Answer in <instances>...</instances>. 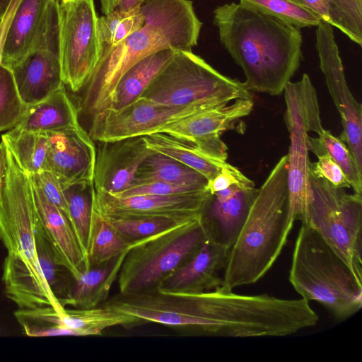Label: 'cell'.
Here are the masks:
<instances>
[{
  "label": "cell",
  "instance_id": "obj_1",
  "mask_svg": "<svg viewBox=\"0 0 362 362\" xmlns=\"http://www.w3.org/2000/svg\"><path fill=\"white\" fill-rule=\"evenodd\" d=\"M214 23L221 43L243 69L247 88L281 94L302 59L300 28L234 2L216 8Z\"/></svg>",
  "mask_w": 362,
  "mask_h": 362
},
{
  "label": "cell",
  "instance_id": "obj_2",
  "mask_svg": "<svg viewBox=\"0 0 362 362\" xmlns=\"http://www.w3.org/2000/svg\"><path fill=\"white\" fill-rule=\"evenodd\" d=\"M141 11L142 27L102 54L81 89L78 117L105 109L120 78L141 59L164 49L192 51L197 45L202 23L192 1L146 0Z\"/></svg>",
  "mask_w": 362,
  "mask_h": 362
},
{
  "label": "cell",
  "instance_id": "obj_3",
  "mask_svg": "<svg viewBox=\"0 0 362 362\" xmlns=\"http://www.w3.org/2000/svg\"><path fill=\"white\" fill-rule=\"evenodd\" d=\"M6 146L7 169L0 206V240L7 250L2 275L6 295L19 308H63L52 293L37 259V214L31 180Z\"/></svg>",
  "mask_w": 362,
  "mask_h": 362
},
{
  "label": "cell",
  "instance_id": "obj_4",
  "mask_svg": "<svg viewBox=\"0 0 362 362\" xmlns=\"http://www.w3.org/2000/svg\"><path fill=\"white\" fill-rule=\"evenodd\" d=\"M287 156H282L258 189L245 222L229 250L224 289L256 283L272 268L292 228L289 223Z\"/></svg>",
  "mask_w": 362,
  "mask_h": 362
},
{
  "label": "cell",
  "instance_id": "obj_5",
  "mask_svg": "<svg viewBox=\"0 0 362 362\" xmlns=\"http://www.w3.org/2000/svg\"><path fill=\"white\" fill-rule=\"evenodd\" d=\"M288 279L302 298L320 303L338 320L362 307V279L305 223L296 240Z\"/></svg>",
  "mask_w": 362,
  "mask_h": 362
},
{
  "label": "cell",
  "instance_id": "obj_6",
  "mask_svg": "<svg viewBox=\"0 0 362 362\" xmlns=\"http://www.w3.org/2000/svg\"><path fill=\"white\" fill-rule=\"evenodd\" d=\"M208 237L201 217L133 242L117 276L119 293L134 294L156 288L187 261Z\"/></svg>",
  "mask_w": 362,
  "mask_h": 362
},
{
  "label": "cell",
  "instance_id": "obj_7",
  "mask_svg": "<svg viewBox=\"0 0 362 362\" xmlns=\"http://www.w3.org/2000/svg\"><path fill=\"white\" fill-rule=\"evenodd\" d=\"M140 98L170 106L209 107L252 99L244 82L223 75L187 50H176Z\"/></svg>",
  "mask_w": 362,
  "mask_h": 362
},
{
  "label": "cell",
  "instance_id": "obj_8",
  "mask_svg": "<svg viewBox=\"0 0 362 362\" xmlns=\"http://www.w3.org/2000/svg\"><path fill=\"white\" fill-rule=\"evenodd\" d=\"M305 223L362 279V195L348 193L309 171Z\"/></svg>",
  "mask_w": 362,
  "mask_h": 362
},
{
  "label": "cell",
  "instance_id": "obj_9",
  "mask_svg": "<svg viewBox=\"0 0 362 362\" xmlns=\"http://www.w3.org/2000/svg\"><path fill=\"white\" fill-rule=\"evenodd\" d=\"M285 122L289 132L287 156L289 192V223L304 220L309 197V132L317 134L324 129L316 90L307 74L284 89Z\"/></svg>",
  "mask_w": 362,
  "mask_h": 362
},
{
  "label": "cell",
  "instance_id": "obj_10",
  "mask_svg": "<svg viewBox=\"0 0 362 362\" xmlns=\"http://www.w3.org/2000/svg\"><path fill=\"white\" fill-rule=\"evenodd\" d=\"M59 54L63 83L74 92L86 84L101 57L93 0L57 3Z\"/></svg>",
  "mask_w": 362,
  "mask_h": 362
},
{
  "label": "cell",
  "instance_id": "obj_11",
  "mask_svg": "<svg viewBox=\"0 0 362 362\" xmlns=\"http://www.w3.org/2000/svg\"><path fill=\"white\" fill-rule=\"evenodd\" d=\"M211 107H214L170 106L139 98L120 109L107 108L92 115L88 133L98 142L144 136Z\"/></svg>",
  "mask_w": 362,
  "mask_h": 362
},
{
  "label": "cell",
  "instance_id": "obj_12",
  "mask_svg": "<svg viewBox=\"0 0 362 362\" xmlns=\"http://www.w3.org/2000/svg\"><path fill=\"white\" fill-rule=\"evenodd\" d=\"M320 68L343 127L340 139L350 149L362 171V105L355 99L346 80L332 25L321 22L316 30Z\"/></svg>",
  "mask_w": 362,
  "mask_h": 362
},
{
  "label": "cell",
  "instance_id": "obj_13",
  "mask_svg": "<svg viewBox=\"0 0 362 362\" xmlns=\"http://www.w3.org/2000/svg\"><path fill=\"white\" fill-rule=\"evenodd\" d=\"M211 194L204 189L171 195L119 197L103 190L95 189L93 211L103 218L162 216L185 221L202 217Z\"/></svg>",
  "mask_w": 362,
  "mask_h": 362
},
{
  "label": "cell",
  "instance_id": "obj_14",
  "mask_svg": "<svg viewBox=\"0 0 362 362\" xmlns=\"http://www.w3.org/2000/svg\"><path fill=\"white\" fill-rule=\"evenodd\" d=\"M253 106L252 99L235 100L176 121L159 132L191 143L210 157L226 161L228 148L221 134L235 128L242 118L251 113Z\"/></svg>",
  "mask_w": 362,
  "mask_h": 362
},
{
  "label": "cell",
  "instance_id": "obj_15",
  "mask_svg": "<svg viewBox=\"0 0 362 362\" xmlns=\"http://www.w3.org/2000/svg\"><path fill=\"white\" fill-rule=\"evenodd\" d=\"M47 134L44 170L54 174L64 189L75 184L93 183L96 147L85 129L79 124Z\"/></svg>",
  "mask_w": 362,
  "mask_h": 362
},
{
  "label": "cell",
  "instance_id": "obj_16",
  "mask_svg": "<svg viewBox=\"0 0 362 362\" xmlns=\"http://www.w3.org/2000/svg\"><path fill=\"white\" fill-rule=\"evenodd\" d=\"M11 70L19 95L28 106L45 100L64 85L59 62L58 24Z\"/></svg>",
  "mask_w": 362,
  "mask_h": 362
},
{
  "label": "cell",
  "instance_id": "obj_17",
  "mask_svg": "<svg viewBox=\"0 0 362 362\" xmlns=\"http://www.w3.org/2000/svg\"><path fill=\"white\" fill-rule=\"evenodd\" d=\"M257 192L255 182L250 180L211 194L202 215L209 237L230 250Z\"/></svg>",
  "mask_w": 362,
  "mask_h": 362
},
{
  "label": "cell",
  "instance_id": "obj_18",
  "mask_svg": "<svg viewBox=\"0 0 362 362\" xmlns=\"http://www.w3.org/2000/svg\"><path fill=\"white\" fill-rule=\"evenodd\" d=\"M93 175L95 189L112 194L132 185L141 164L155 153L143 136L98 142Z\"/></svg>",
  "mask_w": 362,
  "mask_h": 362
},
{
  "label": "cell",
  "instance_id": "obj_19",
  "mask_svg": "<svg viewBox=\"0 0 362 362\" xmlns=\"http://www.w3.org/2000/svg\"><path fill=\"white\" fill-rule=\"evenodd\" d=\"M57 23L56 0H21L6 32L1 64L11 69Z\"/></svg>",
  "mask_w": 362,
  "mask_h": 362
},
{
  "label": "cell",
  "instance_id": "obj_20",
  "mask_svg": "<svg viewBox=\"0 0 362 362\" xmlns=\"http://www.w3.org/2000/svg\"><path fill=\"white\" fill-rule=\"evenodd\" d=\"M228 252L229 250L208 237L200 248L156 288L199 293L219 288L223 283L219 272L225 268Z\"/></svg>",
  "mask_w": 362,
  "mask_h": 362
},
{
  "label": "cell",
  "instance_id": "obj_21",
  "mask_svg": "<svg viewBox=\"0 0 362 362\" xmlns=\"http://www.w3.org/2000/svg\"><path fill=\"white\" fill-rule=\"evenodd\" d=\"M31 183L37 217L44 233L57 262L76 279L86 270V264L71 223L65 214L47 200L40 189L32 181Z\"/></svg>",
  "mask_w": 362,
  "mask_h": 362
},
{
  "label": "cell",
  "instance_id": "obj_22",
  "mask_svg": "<svg viewBox=\"0 0 362 362\" xmlns=\"http://www.w3.org/2000/svg\"><path fill=\"white\" fill-rule=\"evenodd\" d=\"M128 250L107 262L91 267L83 271L78 277L73 278L62 306L86 309L97 307L104 303L117 279Z\"/></svg>",
  "mask_w": 362,
  "mask_h": 362
},
{
  "label": "cell",
  "instance_id": "obj_23",
  "mask_svg": "<svg viewBox=\"0 0 362 362\" xmlns=\"http://www.w3.org/2000/svg\"><path fill=\"white\" fill-rule=\"evenodd\" d=\"M79 124L77 107L63 85L45 100L28 106L25 116L16 127L48 132Z\"/></svg>",
  "mask_w": 362,
  "mask_h": 362
},
{
  "label": "cell",
  "instance_id": "obj_24",
  "mask_svg": "<svg viewBox=\"0 0 362 362\" xmlns=\"http://www.w3.org/2000/svg\"><path fill=\"white\" fill-rule=\"evenodd\" d=\"M175 51L161 49L135 63L119 80L105 109L118 110L139 98Z\"/></svg>",
  "mask_w": 362,
  "mask_h": 362
},
{
  "label": "cell",
  "instance_id": "obj_25",
  "mask_svg": "<svg viewBox=\"0 0 362 362\" xmlns=\"http://www.w3.org/2000/svg\"><path fill=\"white\" fill-rule=\"evenodd\" d=\"M143 139L149 149L191 168L203 175L208 181L213 179L226 163L214 159L191 143L166 133H154L144 136Z\"/></svg>",
  "mask_w": 362,
  "mask_h": 362
},
{
  "label": "cell",
  "instance_id": "obj_26",
  "mask_svg": "<svg viewBox=\"0 0 362 362\" xmlns=\"http://www.w3.org/2000/svg\"><path fill=\"white\" fill-rule=\"evenodd\" d=\"M163 182L206 189L207 179L199 172L167 156L153 153L139 167L132 185Z\"/></svg>",
  "mask_w": 362,
  "mask_h": 362
},
{
  "label": "cell",
  "instance_id": "obj_27",
  "mask_svg": "<svg viewBox=\"0 0 362 362\" xmlns=\"http://www.w3.org/2000/svg\"><path fill=\"white\" fill-rule=\"evenodd\" d=\"M94 190L93 183L75 184L64 189L69 221L83 253L86 270L90 269L89 255L93 236Z\"/></svg>",
  "mask_w": 362,
  "mask_h": 362
},
{
  "label": "cell",
  "instance_id": "obj_28",
  "mask_svg": "<svg viewBox=\"0 0 362 362\" xmlns=\"http://www.w3.org/2000/svg\"><path fill=\"white\" fill-rule=\"evenodd\" d=\"M61 318L64 325L76 332L78 336L101 335L103 330L112 327H130L141 322L134 316L103 305L86 309L64 308Z\"/></svg>",
  "mask_w": 362,
  "mask_h": 362
},
{
  "label": "cell",
  "instance_id": "obj_29",
  "mask_svg": "<svg viewBox=\"0 0 362 362\" xmlns=\"http://www.w3.org/2000/svg\"><path fill=\"white\" fill-rule=\"evenodd\" d=\"M1 140L27 175L44 170L49 146L47 132L27 131L16 127L4 134Z\"/></svg>",
  "mask_w": 362,
  "mask_h": 362
},
{
  "label": "cell",
  "instance_id": "obj_30",
  "mask_svg": "<svg viewBox=\"0 0 362 362\" xmlns=\"http://www.w3.org/2000/svg\"><path fill=\"white\" fill-rule=\"evenodd\" d=\"M317 137L309 136V151L327 153L340 167L354 193L362 195V171L359 170L348 146L330 131L323 129Z\"/></svg>",
  "mask_w": 362,
  "mask_h": 362
},
{
  "label": "cell",
  "instance_id": "obj_31",
  "mask_svg": "<svg viewBox=\"0 0 362 362\" xmlns=\"http://www.w3.org/2000/svg\"><path fill=\"white\" fill-rule=\"evenodd\" d=\"M35 238L41 270L52 293L62 306V302L67 294L73 277L66 268L57 262L38 217L35 223Z\"/></svg>",
  "mask_w": 362,
  "mask_h": 362
},
{
  "label": "cell",
  "instance_id": "obj_32",
  "mask_svg": "<svg viewBox=\"0 0 362 362\" xmlns=\"http://www.w3.org/2000/svg\"><path fill=\"white\" fill-rule=\"evenodd\" d=\"M63 308L50 305L19 308L14 313V316L24 333L29 337L78 336L76 332L62 323L61 310Z\"/></svg>",
  "mask_w": 362,
  "mask_h": 362
},
{
  "label": "cell",
  "instance_id": "obj_33",
  "mask_svg": "<svg viewBox=\"0 0 362 362\" xmlns=\"http://www.w3.org/2000/svg\"><path fill=\"white\" fill-rule=\"evenodd\" d=\"M93 236L89 255L90 268L102 265L129 248L125 240L102 217L93 211Z\"/></svg>",
  "mask_w": 362,
  "mask_h": 362
},
{
  "label": "cell",
  "instance_id": "obj_34",
  "mask_svg": "<svg viewBox=\"0 0 362 362\" xmlns=\"http://www.w3.org/2000/svg\"><path fill=\"white\" fill-rule=\"evenodd\" d=\"M240 4L275 16L298 28L317 26L320 17L297 0H240Z\"/></svg>",
  "mask_w": 362,
  "mask_h": 362
},
{
  "label": "cell",
  "instance_id": "obj_35",
  "mask_svg": "<svg viewBox=\"0 0 362 362\" xmlns=\"http://www.w3.org/2000/svg\"><path fill=\"white\" fill-rule=\"evenodd\" d=\"M28 105L22 100L11 69L0 65V132L16 127L24 118Z\"/></svg>",
  "mask_w": 362,
  "mask_h": 362
},
{
  "label": "cell",
  "instance_id": "obj_36",
  "mask_svg": "<svg viewBox=\"0 0 362 362\" xmlns=\"http://www.w3.org/2000/svg\"><path fill=\"white\" fill-rule=\"evenodd\" d=\"M104 218L122 238L130 243L151 236L174 226L178 223L182 222L162 216L132 218Z\"/></svg>",
  "mask_w": 362,
  "mask_h": 362
},
{
  "label": "cell",
  "instance_id": "obj_37",
  "mask_svg": "<svg viewBox=\"0 0 362 362\" xmlns=\"http://www.w3.org/2000/svg\"><path fill=\"white\" fill-rule=\"evenodd\" d=\"M330 25L362 45V0H329Z\"/></svg>",
  "mask_w": 362,
  "mask_h": 362
},
{
  "label": "cell",
  "instance_id": "obj_38",
  "mask_svg": "<svg viewBox=\"0 0 362 362\" xmlns=\"http://www.w3.org/2000/svg\"><path fill=\"white\" fill-rule=\"evenodd\" d=\"M28 175L31 181L40 189L47 200L68 218L67 204L64 189L56 176L45 170Z\"/></svg>",
  "mask_w": 362,
  "mask_h": 362
},
{
  "label": "cell",
  "instance_id": "obj_39",
  "mask_svg": "<svg viewBox=\"0 0 362 362\" xmlns=\"http://www.w3.org/2000/svg\"><path fill=\"white\" fill-rule=\"evenodd\" d=\"M315 155L317 161L309 163L311 173L326 180L335 187L350 188L341 169L327 153L320 152Z\"/></svg>",
  "mask_w": 362,
  "mask_h": 362
},
{
  "label": "cell",
  "instance_id": "obj_40",
  "mask_svg": "<svg viewBox=\"0 0 362 362\" xmlns=\"http://www.w3.org/2000/svg\"><path fill=\"white\" fill-rule=\"evenodd\" d=\"M199 191L202 190L191 187L180 186L163 182H150L132 185L124 191L115 195L119 197H129L141 194L171 195Z\"/></svg>",
  "mask_w": 362,
  "mask_h": 362
},
{
  "label": "cell",
  "instance_id": "obj_41",
  "mask_svg": "<svg viewBox=\"0 0 362 362\" xmlns=\"http://www.w3.org/2000/svg\"><path fill=\"white\" fill-rule=\"evenodd\" d=\"M144 24V16L141 11V6L132 8L130 13L117 25L108 47L102 52L101 56L139 30Z\"/></svg>",
  "mask_w": 362,
  "mask_h": 362
},
{
  "label": "cell",
  "instance_id": "obj_42",
  "mask_svg": "<svg viewBox=\"0 0 362 362\" xmlns=\"http://www.w3.org/2000/svg\"><path fill=\"white\" fill-rule=\"evenodd\" d=\"M250 180L237 168L226 162L221 171L213 179L208 181L206 189L211 194H214L233 185L245 183Z\"/></svg>",
  "mask_w": 362,
  "mask_h": 362
},
{
  "label": "cell",
  "instance_id": "obj_43",
  "mask_svg": "<svg viewBox=\"0 0 362 362\" xmlns=\"http://www.w3.org/2000/svg\"><path fill=\"white\" fill-rule=\"evenodd\" d=\"M301 5L317 14L322 22L330 25L329 0H297Z\"/></svg>",
  "mask_w": 362,
  "mask_h": 362
},
{
  "label": "cell",
  "instance_id": "obj_44",
  "mask_svg": "<svg viewBox=\"0 0 362 362\" xmlns=\"http://www.w3.org/2000/svg\"><path fill=\"white\" fill-rule=\"evenodd\" d=\"M7 169L6 146L1 140L0 142V206L1 205L2 187Z\"/></svg>",
  "mask_w": 362,
  "mask_h": 362
},
{
  "label": "cell",
  "instance_id": "obj_45",
  "mask_svg": "<svg viewBox=\"0 0 362 362\" xmlns=\"http://www.w3.org/2000/svg\"><path fill=\"white\" fill-rule=\"evenodd\" d=\"M146 0H120L115 10L129 11L141 6Z\"/></svg>",
  "mask_w": 362,
  "mask_h": 362
},
{
  "label": "cell",
  "instance_id": "obj_46",
  "mask_svg": "<svg viewBox=\"0 0 362 362\" xmlns=\"http://www.w3.org/2000/svg\"><path fill=\"white\" fill-rule=\"evenodd\" d=\"M120 0H100L101 11L103 15L112 12Z\"/></svg>",
  "mask_w": 362,
  "mask_h": 362
},
{
  "label": "cell",
  "instance_id": "obj_47",
  "mask_svg": "<svg viewBox=\"0 0 362 362\" xmlns=\"http://www.w3.org/2000/svg\"><path fill=\"white\" fill-rule=\"evenodd\" d=\"M12 0H0V18H3Z\"/></svg>",
  "mask_w": 362,
  "mask_h": 362
},
{
  "label": "cell",
  "instance_id": "obj_48",
  "mask_svg": "<svg viewBox=\"0 0 362 362\" xmlns=\"http://www.w3.org/2000/svg\"><path fill=\"white\" fill-rule=\"evenodd\" d=\"M4 43V39L1 36H0V65L1 64Z\"/></svg>",
  "mask_w": 362,
  "mask_h": 362
},
{
  "label": "cell",
  "instance_id": "obj_49",
  "mask_svg": "<svg viewBox=\"0 0 362 362\" xmlns=\"http://www.w3.org/2000/svg\"><path fill=\"white\" fill-rule=\"evenodd\" d=\"M64 1H66V0H56V1H57V3H60V2Z\"/></svg>",
  "mask_w": 362,
  "mask_h": 362
},
{
  "label": "cell",
  "instance_id": "obj_50",
  "mask_svg": "<svg viewBox=\"0 0 362 362\" xmlns=\"http://www.w3.org/2000/svg\"><path fill=\"white\" fill-rule=\"evenodd\" d=\"M1 21H2V18H0V25H1Z\"/></svg>",
  "mask_w": 362,
  "mask_h": 362
}]
</instances>
